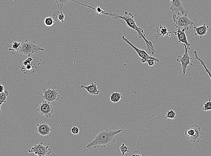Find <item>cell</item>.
<instances>
[{
  "instance_id": "1",
  "label": "cell",
  "mask_w": 211,
  "mask_h": 156,
  "mask_svg": "<svg viewBox=\"0 0 211 156\" xmlns=\"http://www.w3.org/2000/svg\"><path fill=\"white\" fill-rule=\"evenodd\" d=\"M113 18L114 19H121L125 21L127 26L130 28L134 29V30L138 32V36L139 38H143L144 40L147 47L146 51L147 52V53L149 54H152V55H154L155 53V50L152 43L146 38V35L143 30L137 25L135 20L134 19V16L131 12L126 11H125V15L124 16L119 15L116 14L113 17Z\"/></svg>"
},
{
  "instance_id": "2",
  "label": "cell",
  "mask_w": 211,
  "mask_h": 156,
  "mask_svg": "<svg viewBox=\"0 0 211 156\" xmlns=\"http://www.w3.org/2000/svg\"><path fill=\"white\" fill-rule=\"evenodd\" d=\"M121 130L112 131L108 129L100 131L97 135L94 136L93 141L88 144L86 148L90 149L91 148H103L115 143V136L121 132Z\"/></svg>"
},
{
  "instance_id": "3",
  "label": "cell",
  "mask_w": 211,
  "mask_h": 156,
  "mask_svg": "<svg viewBox=\"0 0 211 156\" xmlns=\"http://www.w3.org/2000/svg\"><path fill=\"white\" fill-rule=\"evenodd\" d=\"M45 50L36 45L35 41L25 40L21 42V47L18 53L23 55L31 57V55L35 53L44 51Z\"/></svg>"
},
{
  "instance_id": "4",
  "label": "cell",
  "mask_w": 211,
  "mask_h": 156,
  "mask_svg": "<svg viewBox=\"0 0 211 156\" xmlns=\"http://www.w3.org/2000/svg\"><path fill=\"white\" fill-rule=\"evenodd\" d=\"M185 134L189 141L194 143L200 142L203 136L201 127L197 125L189 126L185 131Z\"/></svg>"
},
{
  "instance_id": "5",
  "label": "cell",
  "mask_w": 211,
  "mask_h": 156,
  "mask_svg": "<svg viewBox=\"0 0 211 156\" xmlns=\"http://www.w3.org/2000/svg\"><path fill=\"white\" fill-rule=\"evenodd\" d=\"M183 45L185 48V52L183 55L177 56L176 61L181 64L180 66H181V69H182L183 75H185L186 74L188 66L189 65H191V66L194 67L195 65H193L191 63V58L188 53V50L190 49L185 44H183Z\"/></svg>"
},
{
  "instance_id": "6",
  "label": "cell",
  "mask_w": 211,
  "mask_h": 156,
  "mask_svg": "<svg viewBox=\"0 0 211 156\" xmlns=\"http://www.w3.org/2000/svg\"><path fill=\"white\" fill-rule=\"evenodd\" d=\"M172 17L173 21L175 23V27L176 28L183 27L189 29V26H192L194 24L193 21L188 18L187 15L178 16L173 14Z\"/></svg>"
},
{
  "instance_id": "7",
  "label": "cell",
  "mask_w": 211,
  "mask_h": 156,
  "mask_svg": "<svg viewBox=\"0 0 211 156\" xmlns=\"http://www.w3.org/2000/svg\"><path fill=\"white\" fill-rule=\"evenodd\" d=\"M36 111L42 116L47 118H50L54 113V109L50 103L45 100L40 103Z\"/></svg>"
},
{
  "instance_id": "8",
  "label": "cell",
  "mask_w": 211,
  "mask_h": 156,
  "mask_svg": "<svg viewBox=\"0 0 211 156\" xmlns=\"http://www.w3.org/2000/svg\"><path fill=\"white\" fill-rule=\"evenodd\" d=\"M122 39L124 41L126 42L127 44H129L130 46H131L132 48H133L134 50L135 51H136V53L138 54L139 56L142 59H144V60H145L147 62L149 60H153L155 61H156V62L159 63V59H157V58H155V57H153L151 56H150L149 54L147 53V52L145 50H141V49H139V48H137L135 46H134L133 44L131 43L130 41H129L128 39H127L126 37H125V36H122Z\"/></svg>"
},
{
  "instance_id": "9",
  "label": "cell",
  "mask_w": 211,
  "mask_h": 156,
  "mask_svg": "<svg viewBox=\"0 0 211 156\" xmlns=\"http://www.w3.org/2000/svg\"><path fill=\"white\" fill-rule=\"evenodd\" d=\"M49 148V146H44L43 142H40L28 150V152L29 153H34L35 155L38 156H45L50 155L51 153V150Z\"/></svg>"
},
{
  "instance_id": "10",
  "label": "cell",
  "mask_w": 211,
  "mask_h": 156,
  "mask_svg": "<svg viewBox=\"0 0 211 156\" xmlns=\"http://www.w3.org/2000/svg\"><path fill=\"white\" fill-rule=\"evenodd\" d=\"M42 98L47 101L53 102L55 101L59 100L61 98V97L55 87L53 90L50 89L46 90L44 89Z\"/></svg>"
},
{
  "instance_id": "11",
  "label": "cell",
  "mask_w": 211,
  "mask_h": 156,
  "mask_svg": "<svg viewBox=\"0 0 211 156\" xmlns=\"http://www.w3.org/2000/svg\"><path fill=\"white\" fill-rule=\"evenodd\" d=\"M170 2V9L174 14H179L181 13L182 15H188L189 11L184 9L181 0H171Z\"/></svg>"
},
{
  "instance_id": "12",
  "label": "cell",
  "mask_w": 211,
  "mask_h": 156,
  "mask_svg": "<svg viewBox=\"0 0 211 156\" xmlns=\"http://www.w3.org/2000/svg\"><path fill=\"white\" fill-rule=\"evenodd\" d=\"M189 29L184 27V28L181 29V28H176V30L175 31H170V33H173L174 35L177 36V39H178V41L179 43H183V44H185L186 46L190 49V45L191 44L188 42V40L187 39V36L186 33H185V31L188 30Z\"/></svg>"
},
{
  "instance_id": "13",
  "label": "cell",
  "mask_w": 211,
  "mask_h": 156,
  "mask_svg": "<svg viewBox=\"0 0 211 156\" xmlns=\"http://www.w3.org/2000/svg\"><path fill=\"white\" fill-rule=\"evenodd\" d=\"M35 131L40 135L45 136L49 135L52 131V129L48 125V123L42 121L41 123H38L37 127L35 128Z\"/></svg>"
},
{
  "instance_id": "14",
  "label": "cell",
  "mask_w": 211,
  "mask_h": 156,
  "mask_svg": "<svg viewBox=\"0 0 211 156\" xmlns=\"http://www.w3.org/2000/svg\"><path fill=\"white\" fill-rule=\"evenodd\" d=\"M81 88H85L88 92L89 94L91 95H97L99 94V90L98 89L97 84L96 82L90 83V85L87 86H81Z\"/></svg>"
},
{
  "instance_id": "15",
  "label": "cell",
  "mask_w": 211,
  "mask_h": 156,
  "mask_svg": "<svg viewBox=\"0 0 211 156\" xmlns=\"http://www.w3.org/2000/svg\"><path fill=\"white\" fill-rule=\"evenodd\" d=\"M209 26H207L205 24L200 26H195L194 29L196 32L195 35H199L200 38H201L204 36L206 35L208 32Z\"/></svg>"
},
{
  "instance_id": "16",
  "label": "cell",
  "mask_w": 211,
  "mask_h": 156,
  "mask_svg": "<svg viewBox=\"0 0 211 156\" xmlns=\"http://www.w3.org/2000/svg\"><path fill=\"white\" fill-rule=\"evenodd\" d=\"M156 32H157V36L156 37L160 36L161 37H163L165 36L170 34V31L166 27L160 24L157 27Z\"/></svg>"
},
{
  "instance_id": "17",
  "label": "cell",
  "mask_w": 211,
  "mask_h": 156,
  "mask_svg": "<svg viewBox=\"0 0 211 156\" xmlns=\"http://www.w3.org/2000/svg\"><path fill=\"white\" fill-rule=\"evenodd\" d=\"M52 18L55 21L64 23L65 20V15L63 12L57 11L55 12L52 15Z\"/></svg>"
},
{
  "instance_id": "18",
  "label": "cell",
  "mask_w": 211,
  "mask_h": 156,
  "mask_svg": "<svg viewBox=\"0 0 211 156\" xmlns=\"http://www.w3.org/2000/svg\"><path fill=\"white\" fill-rule=\"evenodd\" d=\"M194 56H195V59L196 60H197V61H199L201 63L202 65L204 67V68L205 69V73H207L209 75V77L210 78V82L211 83V72L207 68V66H206L205 65V63L204 62L203 60H201L199 58V56H198V53H197V51L195 50L194 51Z\"/></svg>"
},
{
  "instance_id": "19",
  "label": "cell",
  "mask_w": 211,
  "mask_h": 156,
  "mask_svg": "<svg viewBox=\"0 0 211 156\" xmlns=\"http://www.w3.org/2000/svg\"><path fill=\"white\" fill-rule=\"evenodd\" d=\"M122 98L123 96L121 93L118 92H115L112 93L110 95V99L113 103H116L119 102Z\"/></svg>"
},
{
  "instance_id": "20",
  "label": "cell",
  "mask_w": 211,
  "mask_h": 156,
  "mask_svg": "<svg viewBox=\"0 0 211 156\" xmlns=\"http://www.w3.org/2000/svg\"><path fill=\"white\" fill-rule=\"evenodd\" d=\"M9 95V91L7 90L3 92L0 93V114L1 113V106L3 103L6 102L7 98Z\"/></svg>"
},
{
  "instance_id": "21",
  "label": "cell",
  "mask_w": 211,
  "mask_h": 156,
  "mask_svg": "<svg viewBox=\"0 0 211 156\" xmlns=\"http://www.w3.org/2000/svg\"><path fill=\"white\" fill-rule=\"evenodd\" d=\"M55 2L56 5L60 10L64 6L68 4L71 2H77L74 0H55Z\"/></svg>"
},
{
  "instance_id": "22",
  "label": "cell",
  "mask_w": 211,
  "mask_h": 156,
  "mask_svg": "<svg viewBox=\"0 0 211 156\" xmlns=\"http://www.w3.org/2000/svg\"><path fill=\"white\" fill-rule=\"evenodd\" d=\"M20 47L21 42L15 41L14 42H12V43L11 45H10V48L9 49V50H11L13 52L17 51L18 52L19 50L20 49Z\"/></svg>"
},
{
  "instance_id": "23",
  "label": "cell",
  "mask_w": 211,
  "mask_h": 156,
  "mask_svg": "<svg viewBox=\"0 0 211 156\" xmlns=\"http://www.w3.org/2000/svg\"><path fill=\"white\" fill-rule=\"evenodd\" d=\"M176 114L175 111L173 110H170L167 112L166 116V119H174L176 118Z\"/></svg>"
},
{
  "instance_id": "24",
  "label": "cell",
  "mask_w": 211,
  "mask_h": 156,
  "mask_svg": "<svg viewBox=\"0 0 211 156\" xmlns=\"http://www.w3.org/2000/svg\"><path fill=\"white\" fill-rule=\"evenodd\" d=\"M55 21L54 19L51 17H46L44 20V23L47 27L52 26L55 23Z\"/></svg>"
},
{
  "instance_id": "25",
  "label": "cell",
  "mask_w": 211,
  "mask_h": 156,
  "mask_svg": "<svg viewBox=\"0 0 211 156\" xmlns=\"http://www.w3.org/2000/svg\"><path fill=\"white\" fill-rule=\"evenodd\" d=\"M120 150L122 153V155H125L126 153H128L130 151V149L128 146L126 145L125 144H123L120 148Z\"/></svg>"
},
{
  "instance_id": "26",
  "label": "cell",
  "mask_w": 211,
  "mask_h": 156,
  "mask_svg": "<svg viewBox=\"0 0 211 156\" xmlns=\"http://www.w3.org/2000/svg\"><path fill=\"white\" fill-rule=\"evenodd\" d=\"M202 109L205 111H211V100L209 99V101L207 102L203 107Z\"/></svg>"
},
{
  "instance_id": "27",
  "label": "cell",
  "mask_w": 211,
  "mask_h": 156,
  "mask_svg": "<svg viewBox=\"0 0 211 156\" xmlns=\"http://www.w3.org/2000/svg\"><path fill=\"white\" fill-rule=\"evenodd\" d=\"M71 132L72 133L73 135H78L80 133V131L78 127L77 126H74L71 129Z\"/></svg>"
},
{
  "instance_id": "28",
  "label": "cell",
  "mask_w": 211,
  "mask_h": 156,
  "mask_svg": "<svg viewBox=\"0 0 211 156\" xmlns=\"http://www.w3.org/2000/svg\"><path fill=\"white\" fill-rule=\"evenodd\" d=\"M32 61H33V58H31V57H29V58L27 60H26V61L23 62V65L24 66H26L28 64H31V62H32Z\"/></svg>"
},
{
  "instance_id": "29",
  "label": "cell",
  "mask_w": 211,
  "mask_h": 156,
  "mask_svg": "<svg viewBox=\"0 0 211 156\" xmlns=\"http://www.w3.org/2000/svg\"><path fill=\"white\" fill-rule=\"evenodd\" d=\"M132 156H143V155L142 154V153L139 151L138 150H136L134 151V152L132 153Z\"/></svg>"
},
{
  "instance_id": "30",
  "label": "cell",
  "mask_w": 211,
  "mask_h": 156,
  "mask_svg": "<svg viewBox=\"0 0 211 156\" xmlns=\"http://www.w3.org/2000/svg\"><path fill=\"white\" fill-rule=\"evenodd\" d=\"M148 63V65L150 67L155 65V61L153 60H150L147 62Z\"/></svg>"
},
{
  "instance_id": "31",
  "label": "cell",
  "mask_w": 211,
  "mask_h": 156,
  "mask_svg": "<svg viewBox=\"0 0 211 156\" xmlns=\"http://www.w3.org/2000/svg\"><path fill=\"white\" fill-rule=\"evenodd\" d=\"M4 91V86L0 83V93Z\"/></svg>"
},
{
  "instance_id": "32",
  "label": "cell",
  "mask_w": 211,
  "mask_h": 156,
  "mask_svg": "<svg viewBox=\"0 0 211 156\" xmlns=\"http://www.w3.org/2000/svg\"><path fill=\"white\" fill-rule=\"evenodd\" d=\"M169 1H171V0H169Z\"/></svg>"
}]
</instances>
